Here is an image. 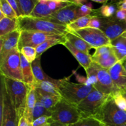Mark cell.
Here are the masks:
<instances>
[{"label":"cell","instance_id":"74e56055","mask_svg":"<svg viewBox=\"0 0 126 126\" xmlns=\"http://www.w3.org/2000/svg\"><path fill=\"white\" fill-rule=\"evenodd\" d=\"M101 27V17L92 16L89 23L88 24V27L96 29H100Z\"/></svg>","mask_w":126,"mask_h":126},{"label":"cell","instance_id":"7bdbcfd3","mask_svg":"<svg viewBox=\"0 0 126 126\" xmlns=\"http://www.w3.org/2000/svg\"><path fill=\"white\" fill-rule=\"evenodd\" d=\"M18 126H33V123H30L23 116H22L19 119Z\"/></svg>","mask_w":126,"mask_h":126},{"label":"cell","instance_id":"3957f363","mask_svg":"<svg viewBox=\"0 0 126 126\" xmlns=\"http://www.w3.org/2000/svg\"><path fill=\"white\" fill-rule=\"evenodd\" d=\"M18 23L20 31L39 32L57 35L66 34L68 33L66 26L54 23L45 18L20 17L18 18Z\"/></svg>","mask_w":126,"mask_h":126},{"label":"cell","instance_id":"7c38bea8","mask_svg":"<svg viewBox=\"0 0 126 126\" xmlns=\"http://www.w3.org/2000/svg\"><path fill=\"white\" fill-rule=\"evenodd\" d=\"M78 6L72 3L71 4L53 13L45 19L54 23L62 25H68L77 19L76 11Z\"/></svg>","mask_w":126,"mask_h":126},{"label":"cell","instance_id":"484cf974","mask_svg":"<svg viewBox=\"0 0 126 126\" xmlns=\"http://www.w3.org/2000/svg\"><path fill=\"white\" fill-rule=\"evenodd\" d=\"M19 30L18 19H12L5 17L0 20V37Z\"/></svg>","mask_w":126,"mask_h":126},{"label":"cell","instance_id":"d590c367","mask_svg":"<svg viewBox=\"0 0 126 126\" xmlns=\"http://www.w3.org/2000/svg\"><path fill=\"white\" fill-rule=\"evenodd\" d=\"M93 11L94 10L92 9V4L90 2L87 4L78 6L77 11H76L77 19L81 18V17L90 16V15H91V13L93 12Z\"/></svg>","mask_w":126,"mask_h":126},{"label":"cell","instance_id":"30bf717a","mask_svg":"<svg viewBox=\"0 0 126 126\" xmlns=\"http://www.w3.org/2000/svg\"><path fill=\"white\" fill-rule=\"evenodd\" d=\"M100 30L111 41L114 40L126 32V22L118 20L114 16L110 18L101 17Z\"/></svg>","mask_w":126,"mask_h":126},{"label":"cell","instance_id":"ab89813d","mask_svg":"<svg viewBox=\"0 0 126 126\" xmlns=\"http://www.w3.org/2000/svg\"><path fill=\"white\" fill-rule=\"evenodd\" d=\"M52 120L51 116H43L39 117L33 121V126H40L47 122L50 121Z\"/></svg>","mask_w":126,"mask_h":126},{"label":"cell","instance_id":"7a4b0ae2","mask_svg":"<svg viewBox=\"0 0 126 126\" xmlns=\"http://www.w3.org/2000/svg\"><path fill=\"white\" fill-rule=\"evenodd\" d=\"M87 84L92 85L97 91L105 94L113 95L119 90L114 85L109 71L92 62L87 71Z\"/></svg>","mask_w":126,"mask_h":126},{"label":"cell","instance_id":"9a60e30c","mask_svg":"<svg viewBox=\"0 0 126 126\" xmlns=\"http://www.w3.org/2000/svg\"><path fill=\"white\" fill-rule=\"evenodd\" d=\"M108 71L114 85L119 91L126 89V71L121 62L116 63Z\"/></svg>","mask_w":126,"mask_h":126},{"label":"cell","instance_id":"d6986e66","mask_svg":"<svg viewBox=\"0 0 126 126\" xmlns=\"http://www.w3.org/2000/svg\"><path fill=\"white\" fill-rule=\"evenodd\" d=\"M92 59L93 62L108 70L119 62L113 50L97 57L92 56Z\"/></svg>","mask_w":126,"mask_h":126},{"label":"cell","instance_id":"4dcf8cb0","mask_svg":"<svg viewBox=\"0 0 126 126\" xmlns=\"http://www.w3.org/2000/svg\"><path fill=\"white\" fill-rule=\"evenodd\" d=\"M0 11L3 12L5 17L12 19H18L16 12L14 11L12 6L10 5L7 0H1L0 1Z\"/></svg>","mask_w":126,"mask_h":126},{"label":"cell","instance_id":"d6a6232c","mask_svg":"<svg viewBox=\"0 0 126 126\" xmlns=\"http://www.w3.org/2000/svg\"><path fill=\"white\" fill-rule=\"evenodd\" d=\"M33 121L39 117L43 116H51L52 112L50 111L47 110L43 105L41 104L39 100H37L36 103L34 107V110H33Z\"/></svg>","mask_w":126,"mask_h":126},{"label":"cell","instance_id":"7402d4cb","mask_svg":"<svg viewBox=\"0 0 126 126\" xmlns=\"http://www.w3.org/2000/svg\"><path fill=\"white\" fill-rule=\"evenodd\" d=\"M32 70L33 75L35 78V82H40V81H50L55 84H59L60 79H54L50 76H47L43 71L41 65V57L36 58L33 62L32 63Z\"/></svg>","mask_w":126,"mask_h":126},{"label":"cell","instance_id":"44dd1931","mask_svg":"<svg viewBox=\"0 0 126 126\" xmlns=\"http://www.w3.org/2000/svg\"><path fill=\"white\" fill-rule=\"evenodd\" d=\"M37 102L36 94L35 88L34 87L30 89L28 96H27V103L23 116L30 123L33 122V110Z\"/></svg>","mask_w":126,"mask_h":126},{"label":"cell","instance_id":"8d00e7d4","mask_svg":"<svg viewBox=\"0 0 126 126\" xmlns=\"http://www.w3.org/2000/svg\"><path fill=\"white\" fill-rule=\"evenodd\" d=\"M114 103L122 110L126 111V98L123 96L120 91L116 92L114 95H111Z\"/></svg>","mask_w":126,"mask_h":126},{"label":"cell","instance_id":"ac0fdd59","mask_svg":"<svg viewBox=\"0 0 126 126\" xmlns=\"http://www.w3.org/2000/svg\"><path fill=\"white\" fill-rule=\"evenodd\" d=\"M111 46L119 62L126 59V32L114 40L111 41Z\"/></svg>","mask_w":126,"mask_h":126},{"label":"cell","instance_id":"cb8c5ba5","mask_svg":"<svg viewBox=\"0 0 126 126\" xmlns=\"http://www.w3.org/2000/svg\"><path fill=\"white\" fill-rule=\"evenodd\" d=\"M65 38L66 40L76 49L87 54H90V50L93 48L82 38L70 32L65 34Z\"/></svg>","mask_w":126,"mask_h":126},{"label":"cell","instance_id":"83f0119b","mask_svg":"<svg viewBox=\"0 0 126 126\" xmlns=\"http://www.w3.org/2000/svg\"><path fill=\"white\" fill-rule=\"evenodd\" d=\"M21 17H29L33 12L38 0H17Z\"/></svg>","mask_w":126,"mask_h":126},{"label":"cell","instance_id":"ba28073f","mask_svg":"<svg viewBox=\"0 0 126 126\" xmlns=\"http://www.w3.org/2000/svg\"><path fill=\"white\" fill-rule=\"evenodd\" d=\"M99 119L104 125L118 126L126 124V111L121 110L110 95L102 110Z\"/></svg>","mask_w":126,"mask_h":126},{"label":"cell","instance_id":"681fc988","mask_svg":"<svg viewBox=\"0 0 126 126\" xmlns=\"http://www.w3.org/2000/svg\"><path fill=\"white\" fill-rule=\"evenodd\" d=\"M121 91V92L122 94L123 95V96H124V97L126 98V89L123 90V91Z\"/></svg>","mask_w":126,"mask_h":126},{"label":"cell","instance_id":"9c48e42d","mask_svg":"<svg viewBox=\"0 0 126 126\" xmlns=\"http://www.w3.org/2000/svg\"><path fill=\"white\" fill-rule=\"evenodd\" d=\"M70 33L82 38L94 49L105 46H111L110 39L100 29L87 27Z\"/></svg>","mask_w":126,"mask_h":126},{"label":"cell","instance_id":"2e32d148","mask_svg":"<svg viewBox=\"0 0 126 126\" xmlns=\"http://www.w3.org/2000/svg\"><path fill=\"white\" fill-rule=\"evenodd\" d=\"M62 45H63L71 52V54L75 57V58L78 62L81 65V66L84 68L85 71H87V69L89 68L92 63L93 62L92 55L78 50L75 47L73 46L67 40Z\"/></svg>","mask_w":126,"mask_h":126},{"label":"cell","instance_id":"e0dca14e","mask_svg":"<svg viewBox=\"0 0 126 126\" xmlns=\"http://www.w3.org/2000/svg\"><path fill=\"white\" fill-rule=\"evenodd\" d=\"M37 100L48 110L51 111L52 108L62 99L61 96H57L44 93L41 90L35 88ZM52 112V111H51Z\"/></svg>","mask_w":126,"mask_h":126},{"label":"cell","instance_id":"c3c4849f","mask_svg":"<svg viewBox=\"0 0 126 126\" xmlns=\"http://www.w3.org/2000/svg\"><path fill=\"white\" fill-rule=\"evenodd\" d=\"M52 121H53V120H52H52L50 121L47 122V123H45V124H43V125H41L40 126H51V123Z\"/></svg>","mask_w":126,"mask_h":126},{"label":"cell","instance_id":"ffe728a7","mask_svg":"<svg viewBox=\"0 0 126 126\" xmlns=\"http://www.w3.org/2000/svg\"><path fill=\"white\" fill-rule=\"evenodd\" d=\"M21 68H22L23 82H25L30 88L34 87L35 78L32 70V63L28 62L23 55L20 54Z\"/></svg>","mask_w":126,"mask_h":126},{"label":"cell","instance_id":"8992f818","mask_svg":"<svg viewBox=\"0 0 126 126\" xmlns=\"http://www.w3.org/2000/svg\"><path fill=\"white\" fill-rule=\"evenodd\" d=\"M51 111L52 120L65 125L75 124L81 118L77 107L63 98L52 108Z\"/></svg>","mask_w":126,"mask_h":126},{"label":"cell","instance_id":"836d02e7","mask_svg":"<svg viewBox=\"0 0 126 126\" xmlns=\"http://www.w3.org/2000/svg\"><path fill=\"white\" fill-rule=\"evenodd\" d=\"M48 5L49 8L53 13L71 4L72 2L71 1H60V0H48Z\"/></svg>","mask_w":126,"mask_h":126},{"label":"cell","instance_id":"f907efd6","mask_svg":"<svg viewBox=\"0 0 126 126\" xmlns=\"http://www.w3.org/2000/svg\"><path fill=\"white\" fill-rule=\"evenodd\" d=\"M104 126H126V124H121V125H118V126H107V125H104Z\"/></svg>","mask_w":126,"mask_h":126},{"label":"cell","instance_id":"e575fe53","mask_svg":"<svg viewBox=\"0 0 126 126\" xmlns=\"http://www.w3.org/2000/svg\"><path fill=\"white\" fill-rule=\"evenodd\" d=\"M20 52L31 63L33 62L37 58L36 49L32 47H23L20 50Z\"/></svg>","mask_w":126,"mask_h":126},{"label":"cell","instance_id":"5bb4252c","mask_svg":"<svg viewBox=\"0 0 126 126\" xmlns=\"http://www.w3.org/2000/svg\"><path fill=\"white\" fill-rule=\"evenodd\" d=\"M21 31L17 30L12 33L0 37V63L14 49L18 48Z\"/></svg>","mask_w":126,"mask_h":126},{"label":"cell","instance_id":"f6af8a7d","mask_svg":"<svg viewBox=\"0 0 126 126\" xmlns=\"http://www.w3.org/2000/svg\"><path fill=\"white\" fill-rule=\"evenodd\" d=\"M51 126H68V125H65V124H61V123H57L53 121L51 123Z\"/></svg>","mask_w":126,"mask_h":126},{"label":"cell","instance_id":"1f68e13d","mask_svg":"<svg viewBox=\"0 0 126 126\" xmlns=\"http://www.w3.org/2000/svg\"><path fill=\"white\" fill-rule=\"evenodd\" d=\"M68 126H104V124L95 118H81L77 123Z\"/></svg>","mask_w":126,"mask_h":126},{"label":"cell","instance_id":"f35d334b","mask_svg":"<svg viewBox=\"0 0 126 126\" xmlns=\"http://www.w3.org/2000/svg\"><path fill=\"white\" fill-rule=\"evenodd\" d=\"M111 50H113V49H112V47L111 46H105L100 47L95 49V51L92 56H98V55L104 54L105 53L111 51Z\"/></svg>","mask_w":126,"mask_h":126},{"label":"cell","instance_id":"b9f144b4","mask_svg":"<svg viewBox=\"0 0 126 126\" xmlns=\"http://www.w3.org/2000/svg\"><path fill=\"white\" fill-rule=\"evenodd\" d=\"M7 1H8L9 3L10 4V5L12 6L14 11L16 12L17 17H18V18L20 17L21 14H20V12L19 7H18V3H17V0H7Z\"/></svg>","mask_w":126,"mask_h":126},{"label":"cell","instance_id":"f546056e","mask_svg":"<svg viewBox=\"0 0 126 126\" xmlns=\"http://www.w3.org/2000/svg\"><path fill=\"white\" fill-rule=\"evenodd\" d=\"M92 17V15L86 16V17H81L75 20L71 23L66 25L68 32H73L83 28L88 27V24Z\"/></svg>","mask_w":126,"mask_h":126},{"label":"cell","instance_id":"277c9868","mask_svg":"<svg viewBox=\"0 0 126 126\" xmlns=\"http://www.w3.org/2000/svg\"><path fill=\"white\" fill-rule=\"evenodd\" d=\"M59 89L62 98L71 104L77 106L94 90L92 85L76 84L68 79H60Z\"/></svg>","mask_w":126,"mask_h":126},{"label":"cell","instance_id":"8fae6325","mask_svg":"<svg viewBox=\"0 0 126 126\" xmlns=\"http://www.w3.org/2000/svg\"><path fill=\"white\" fill-rule=\"evenodd\" d=\"M54 35L57 34L33 31H21L18 49L20 50L22 47L26 46L36 48Z\"/></svg>","mask_w":126,"mask_h":126},{"label":"cell","instance_id":"7dc6e473","mask_svg":"<svg viewBox=\"0 0 126 126\" xmlns=\"http://www.w3.org/2000/svg\"><path fill=\"white\" fill-rule=\"evenodd\" d=\"M121 63L122 65H123V68H124V69L125 70V71H126V60H123V61L121 62Z\"/></svg>","mask_w":126,"mask_h":126},{"label":"cell","instance_id":"6da1fadb","mask_svg":"<svg viewBox=\"0 0 126 126\" xmlns=\"http://www.w3.org/2000/svg\"><path fill=\"white\" fill-rule=\"evenodd\" d=\"M6 94L8 95L12 107L17 113L18 118L23 116L27 96L30 87L22 81L14 80L1 76Z\"/></svg>","mask_w":126,"mask_h":126},{"label":"cell","instance_id":"5b68a950","mask_svg":"<svg viewBox=\"0 0 126 126\" xmlns=\"http://www.w3.org/2000/svg\"><path fill=\"white\" fill-rule=\"evenodd\" d=\"M110 96L94 89L93 91L76 106L81 118H95L98 119L105 103Z\"/></svg>","mask_w":126,"mask_h":126},{"label":"cell","instance_id":"4fadbf2b","mask_svg":"<svg viewBox=\"0 0 126 126\" xmlns=\"http://www.w3.org/2000/svg\"><path fill=\"white\" fill-rule=\"evenodd\" d=\"M1 89L3 91L4 97V108L2 114L0 115V126H18L19 118L12 107L11 100L6 94L3 82L1 80Z\"/></svg>","mask_w":126,"mask_h":126},{"label":"cell","instance_id":"60d3db41","mask_svg":"<svg viewBox=\"0 0 126 126\" xmlns=\"http://www.w3.org/2000/svg\"><path fill=\"white\" fill-rule=\"evenodd\" d=\"M114 17L118 20L122 21V22H126V11L122 9H118Z\"/></svg>","mask_w":126,"mask_h":126},{"label":"cell","instance_id":"4316f807","mask_svg":"<svg viewBox=\"0 0 126 126\" xmlns=\"http://www.w3.org/2000/svg\"><path fill=\"white\" fill-rule=\"evenodd\" d=\"M34 88L41 90L44 93L54 95L57 96H61L59 89V84L50 81H40L35 82L34 84Z\"/></svg>","mask_w":126,"mask_h":126},{"label":"cell","instance_id":"d4e9b609","mask_svg":"<svg viewBox=\"0 0 126 126\" xmlns=\"http://www.w3.org/2000/svg\"><path fill=\"white\" fill-rule=\"evenodd\" d=\"M48 0H38L37 4L29 17L37 18H46L53 14L48 5Z\"/></svg>","mask_w":126,"mask_h":126},{"label":"cell","instance_id":"52a82bcc","mask_svg":"<svg viewBox=\"0 0 126 126\" xmlns=\"http://www.w3.org/2000/svg\"><path fill=\"white\" fill-rule=\"evenodd\" d=\"M0 72L1 76L23 82L20 52L18 48L12 50L0 63Z\"/></svg>","mask_w":126,"mask_h":126},{"label":"cell","instance_id":"bcb514c9","mask_svg":"<svg viewBox=\"0 0 126 126\" xmlns=\"http://www.w3.org/2000/svg\"><path fill=\"white\" fill-rule=\"evenodd\" d=\"M93 1L95 2H97V3L103 4H105L108 2V1H107V0H101V1L100 0H93Z\"/></svg>","mask_w":126,"mask_h":126},{"label":"cell","instance_id":"ee69618b","mask_svg":"<svg viewBox=\"0 0 126 126\" xmlns=\"http://www.w3.org/2000/svg\"><path fill=\"white\" fill-rule=\"evenodd\" d=\"M118 9H122L126 11V0L120 1L116 3Z\"/></svg>","mask_w":126,"mask_h":126},{"label":"cell","instance_id":"f1b7e54d","mask_svg":"<svg viewBox=\"0 0 126 126\" xmlns=\"http://www.w3.org/2000/svg\"><path fill=\"white\" fill-rule=\"evenodd\" d=\"M116 11V7L114 4H105L98 9L93 11L94 15L92 16H98L103 18H110L114 16Z\"/></svg>","mask_w":126,"mask_h":126},{"label":"cell","instance_id":"603a6c76","mask_svg":"<svg viewBox=\"0 0 126 126\" xmlns=\"http://www.w3.org/2000/svg\"><path fill=\"white\" fill-rule=\"evenodd\" d=\"M66 41L65 38V34H62V35H54L49 39H47L46 41L42 43L41 45L36 48V49L37 58L40 57L43 52L46 51L49 48L52 47L57 44H63Z\"/></svg>","mask_w":126,"mask_h":126}]
</instances>
